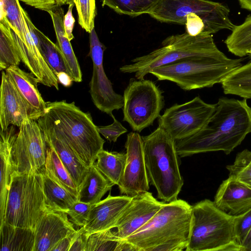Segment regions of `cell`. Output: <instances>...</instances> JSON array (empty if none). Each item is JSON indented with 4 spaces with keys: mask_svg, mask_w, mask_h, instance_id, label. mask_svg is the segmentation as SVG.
I'll return each instance as SVG.
<instances>
[{
    "mask_svg": "<svg viewBox=\"0 0 251 251\" xmlns=\"http://www.w3.org/2000/svg\"><path fill=\"white\" fill-rule=\"evenodd\" d=\"M0 18L4 19L23 43H25V26L19 0H0Z\"/></svg>",
    "mask_w": 251,
    "mask_h": 251,
    "instance_id": "d6a6232c",
    "label": "cell"
},
{
    "mask_svg": "<svg viewBox=\"0 0 251 251\" xmlns=\"http://www.w3.org/2000/svg\"><path fill=\"white\" fill-rule=\"evenodd\" d=\"M192 205L186 201L165 202L145 225L125 239L137 251H182L187 248Z\"/></svg>",
    "mask_w": 251,
    "mask_h": 251,
    "instance_id": "3957f363",
    "label": "cell"
},
{
    "mask_svg": "<svg viewBox=\"0 0 251 251\" xmlns=\"http://www.w3.org/2000/svg\"><path fill=\"white\" fill-rule=\"evenodd\" d=\"M43 132L47 146L52 148L56 152L79 190L89 168L83 163L67 143L48 132Z\"/></svg>",
    "mask_w": 251,
    "mask_h": 251,
    "instance_id": "603a6c76",
    "label": "cell"
},
{
    "mask_svg": "<svg viewBox=\"0 0 251 251\" xmlns=\"http://www.w3.org/2000/svg\"><path fill=\"white\" fill-rule=\"evenodd\" d=\"M56 37V45L64 60L67 73L73 80L79 82L82 80V74L77 59L68 39L64 25V10L61 6L49 10Z\"/></svg>",
    "mask_w": 251,
    "mask_h": 251,
    "instance_id": "44dd1931",
    "label": "cell"
},
{
    "mask_svg": "<svg viewBox=\"0 0 251 251\" xmlns=\"http://www.w3.org/2000/svg\"><path fill=\"white\" fill-rule=\"evenodd\" d=\"M44 171L54 180L77 198L79 189L55 150L48 146Z\"/></svg>",
    "mask_w": 251,
    "mask_h": 251,
    "instance_id": "f546056e",
    "label": "cell"
},
{
    "mask_svg": "<svg viewBox=\"0 0 251 251\" xmlns=\"http://www.w3.org/2000/svg\"><path fill=\"white\" fill-rule=\"evenodd\" d=\"M110 116L113 119V122L106 126H97L99 132L110 142H116L117 139L127 130L111 114Z\"/></svg>",
    "mask_w": 251,
    "mask_h": 251,
    "instance_id": "ab89813d",
    "label": "cell"
},
{
    "mask_svg": "<svg viewBox=\"0 0 251 251\" xmlns=\"http://www.w3.org/2000/svg\"><path fill=\"white\" fill-rule=\"evenodd\" d=\"M11 154L14 171L25 173L41 171L46 163L47 145L36 120L27 119L19 127Z\"/></svg>",
    "mask_w": 251,
    "mask_h": 251,
    "instance_id": "7c38bea8",
    "label": "cell"
},
{
    "mask_svg": "<svg viewBox=\"0 0 251 251\" xmlns=\"http://www.w3.org/2000/svg\"><path fill=\"white\" fill-rule=\"evenodd\" d=\"M69 251H86L89 236L85 233L83 227H80Z\"/></svg>",
    "mask_w": 251,
    "mask_h": 251,
    "instance_id": "7bdbcfd3",
    "label": "cell"
},
{
    "mask_svg": "<svg viewBox=\"0 0 251 251\" xmlns=\"http://www.w3.org/2000/svg\"><path fill=\"white\" fill-rule=\"evenodd\" d=\"M36 32L41 53L53 73L56 75L61 72H67L64 58L56 44L37 27Z\"/></svg>",
    "mask_w": 251,
    "mask_h": 251,
    "instance_id": "836d02e7",
    "label": "cell"
},
{
    "mask_svg": "<svg viewBox=\"0 0 251 251\" xmlns=\"http://www.w3.org/2000/svg\"><path fill=\"white\" fill-rule=\"evenodd\" d=\"M75 6L78 24L90 33L95 28V19L97 15L95 0H77Z\"/></svg>",
    "mask_w": 251,
    "mask_h": 251,
    "instance_id": "8d00e7d4",
    "label": "cell"
},
{
    "mask_svg": "<svg viewBox=\"0 0 251 251\" xmlns=\"http://www.w3.org/2000/svg\"><path fill=\"white\" fill-rule=\"evenodd\" d=\"M43 131L67 143L83 163L89 168L95 163L105 141L91 114L82 111L74 102H47L44 114L37 120Z\"/></svg>",
    "mask_w": 251,
    "mask_h": 251,
    "instance_id": "7a4b0ae2",
    "label": "cell"
},
{
    "mask_svg": "<svg viewBox=\"0 0 251 251\" xmlns=\"http://www.w3.org/2000/svg\"><path fill=\"white\" fill-rule=\"evenodd\" d=\"M75 4L73 2L69 4L68 9L64 17V25L65 33L71 41L74 38L73 34V30L75 23V19L72 14V10Z\"/></svg>",
    "mask_w": 251,
    "mask_h": 251,
    "instance_id": "ee69618b",
    "label": "cell"
},
{
    "mask_svg": "<svg viewBox=\"0 0 251 251\" xmlns=\"http://www.w3.org/2000/svg\"><path fill=\"white\" fill-rule=\"evenodd\" d=\"M121 240L111 229L96 232L89 236L86 251H116Z\"/></svg>",
    "mask_w": 251,
    "mask_h": 251,
    "instance_id": "d590c367",
    "label": "cell"
},
{
    "mask_svg": "<svg viewBox=\"0 0 251 251\" xmlns=\"http://www.w3.org/2000/svg\"><path fill=\"white\" fill-rule=\"evenodd\" d=\"M0 98V130L10 126L19 127L27 119L37 120L40 117L24 99L5 71L1 73Z\"/></svg>",
    "mask_w": 251,
    "mask_h": 251,
    "instance_id": "9a60e30c",
    "label": "cell"
},
{
    "mask_svg": "<svg viewBox=\"0 0 251 251\" xmlns=\"http://www.w3.org/2000/svg\"><path fill=\"white\" fill-rule=\"evenodd\" d=\"M22 61L20 50L8 23L0 18V70L19 66Z\"/></svg>",
    "mask_w": 251,
    "mask_h": 251,
    "instance_id": "4316f807",
    "label": "cell"
},
{
    "mask_svg": "<svg viewBox=\"0 0 251 251\" xmlns=\"http://www.w3.org/2000/svg\"><path fill=\"white\" fill-rule=\"evenodd\" d=\"M114 185L115 184L107 178L94 164L89 168L79 190L77 199L91 204L97 203Z\"/></svg>",
    "mask_w": 251,
    "mask_h": 251,
    "instance_id": "cb8c5ba5",
    "label": "cell"
},
{
    "mask_svg": "<svg viewBox=\"0 0 251 251\" xmlns=\"http://www.w3.org/2000/svg\"><path fill=\"white\" fill-rule=\"evenodd\" d=\"M159 0H102L107 6L119 14L137 17L149 14Z\"/></svg>",
    "mask_w": 251,
    "mask_h": 251,
    "instance_id": "1f68e13d",
    "label": "cell"
},
{
    "mask_svg": "<svg viewBox=\"0 0 251 251\" xmlns=\"http://www.w3.org/2000/svg\"><path fill=\"white\" fill-rule=\"evenodd\" d=\"M221 84L225 94L251 99V60L231 73Z\"/></svg>",
    "mask_w": 251,
    "mask_h": 251,
    "instance_id": "83f0119b",
    "label": "cell"
},
{
    "mask_svg": "<svg viewBox=\"0 0 251 251\" xmlns=\"http://www.w3.org/2000/svg\"><path fill=\"white\" fill-rule=\"evenodd\" d=\"M251 229V209L243 214L235 216V234L241 246Z\"/></svg>",
    "mask_w": 251,
    "mask_h": 251,
    "instance_id": "f35d334b",
    "label": "cell"
},
{
    "mask_svg": "<svg viewBox=\"0 0 251 251\" xmlns=\"http://www.w3.org/2000/svg\"><path fill=\"white\" fill-rule=\"evenodd\" d=\"M248 56H249V58L250 59V60H251V54H250Z\"/></svg>",
    "mask_w": 251,
    "mask_h": 251,
    "instance_id": "816d5d0a",
    "label": "cell"
},
{
    "mask_svg": "<svg viewBox=\"0 0 251 251\" xmlns=\"http://www.w3.org/2000/svg\"><path fill=\"white\" fill-rule=\"evenodd\" d=\"M75 230L67 213L48 209L34 229L33 251H52L59 241Z\"/></svg>",
    "mask_w": 251,
    "mask_h": 251,
    "instance_id": "e0dca14e",
    "label": "cell"
},
{
    "mask_svg": "<svg viewBox=\"0 0 251 251\" xmlns=\"http://www.w3.org/2000/svg\"><path fill=\"white\" fill-rule=\"evenodd\" d=\"M126 160V153L108 151L103 149L98 154L94 164L107 178L118 185L124 171Z\"/></svg>",
    "mask_w": 251,
    "mask_h": 251,
    "instance_id": "f1b7e54d",
    "label": "cell"
},
{
    "mask_svg": "<svg viewBox=\"0 0 251 251\" xmlns=\"http://www.w3.org/2000/svg\"><path fill=\"white\" fill-rule=\"evenodd\" d=\"M142 138L149 181L155 188L157 198L165 202L176 200L183 180L175 140L159 126Z\"/></svg>",
    "mask_w": 251,
    "mask_h": 251,
    "instance_id": "277c9868",
    "label": "cell"
},
{
    "mask_svg": "<svg viewBox=\"0 0 251 251\" xmlns=\"http://www.w3.org/2000/svg\"><path fill=\"white\" fill-rule=\"evenodd\" d=\"M132 199L126 195L113 196L110 193L103 200L92 205L88 221L83 226L85 233L91 234L115 228L122 211Z\"/></svg>",
    "mask_w": 251,
    "mask_h": 251,
    "instance_id": "ac0fdd59",
    "label": "cell"
},
{
    "mask_svg": "<svg viewBox=\"0 0 251 251\" xmlns=\"http://www.w3.org/2000/svg\"><path fill=\"white\" fill-rule=\"evenodd\" d=\"M193 56L227 57L217 47L212 34L203 32L192 36L185 32L168 36L161 48L134 58L132 63L119 70L123 73L134 74L136 79H141L153 69Z\"/></svg>",
    "mask_w": 251,
    "mask_h": 251,
    "instance_id": "52a82bcc",
    "label": "cell"
},
{
    "mask_svg": "<svg viewBox=\"0 0 251 251\" xmlns=\"http://www.w3.org/2000/svg\"><path fill=\"white\" fill-rule=\"evenodd\" d=\"M216 103L205 102L199 96L167 108L158 119V126L175 140L188 138L199 131L215 111Z\"/></svg>",
    "mask_w": 251,
    "mask_h": 251,
    "instance_id": "8fae6325",
    "label": "cell"
},
{
    "mask_svg": "<svg viewBox=\"0 0 251 251\" xmlns=\"http://www.w3.org/2000/svg\"><path fill=\"white\" fill-rule=\"evenodd\" d=\"M240 6L251 11V0H238Z\"/></svg>",
    "mask_w": 251,
    "mask_h": 251,
    "instance_id": "681fc988",
    "label": "cell"
},
{
    "mask_svg": "<svg viewBox=\"0 0 251 251\" xmlns=\"http://www.w3.org/2000/svg\"><path fill=\"white\" fill-rule=\"evenodd\" d=\"M214 202L228 215L243 214L251 209V187L229 176L220 185Z\"/></svg>",
    "mask_w": 251,
    "mask_h": 251,
    "instance_id": "d6986e66",
    "label": "cell"
},
{
    "mask_svg": "<svg viewBox=\"0 0 251 251\" xmlns=\"http://www.w3.org/2000/svg\"><path fill=\"white\" fill-rule=\"evenodd\" d=\"M125 147L126 163L118 186L121 194L132 197L150 188L142 136L137 132H129Z\"/></svg>",
    "mask_w": 251,
    "mask_h": 251,
    "instance_id": "5bb4252c",
    "label": "cell"
},
{
    "mask_svg": "<svg viewBox=\"0 0 251 251\" xmlns=\"http://www.w3.org/2000/svg\"><path fill=\"white\" fill-rule=\"evenodd\" d=\"M228 51L242 57L251 54V16L248 15L241 25H235L225 41Z\"/></svg>",
    "mask_w": 251,
    "mask_h": 251,
    "instance_id": "4dcf8cb0",
    "label": "cell"
},
{
    "mask_svg": "<svg viewBox=\"0 0 251 251\" xmlns=\"http://www.w3.org/2000/svg\"><path fill=\"white\" fill-rule=\"evenodd\" d=\"M48 209L42 171L25 173L14 171L11 176L3 224L34 231L39 220Z\"/></svg>",
    "mask_w": 251,
    "mask_h": 251,
    "instance_id": "ba28073f",
    "label": "cell"
},
{
    "mask_svg": "<svg viewBox=\"0 0 251 251\" xmlns=\"http://www.w3.org/2000/svg\"><path fill=\"white\" fill-rule=\"evenodd\" d=\"M186 32L192 36L205 32V25L201 18L195 13L189 14L186 19Z\"/></svg>",
    "mask_w": 251,
    "mask_h": 251,
    "instance_id": "60d3db41",
    "label": "cell"
},
{
    "mask_svg": "<svg viewBox=\"0 0 251 251\" xmlns=\"http://www.w3.org/2000/svg\"><path fill=\"white\" fill-rule=\"evenodd\" d=\"M186 251H242L235 231V216L205 199L192 206Z\"/></svg>",
    "mask_w": 251,
    "mask_h": 251,
    "instance_id": "5b68a950",
    "label": "cell"
},
{
    "mask_svg": "<svg viewBox=\"0 0 251 251\" xmlns=\"http://www.w3.org/2000/svg\"><path fill=\"white\" fill-rule=\"evenodd\" d=\"M5 71L22 96L41 117L45 112L47 102L38 89L39 82L37 78L31 73L23 70L19 66L10 67Z\"/></svg>",
    "mask_w": 251,
    "mask_h": 251,
    "instance_id": "7402d4cb",
    "label": "cell"
},
{
    "mask_svg": "<svg viewBox=\"0 0 251 251\" xmlns=\"http://www.w3.org/2000/svg\"><path fill=\"white\" fill-rule=\"evenodd\" d=\"M19 1L46 12L65 4L64 0H19Z\"/></svg>",
    "mask_w": 251,
    "mask_h": 251,
    "instance_id": "b9f144b4",
    "label": "cell"
},
{
    "mask_svg": "<svg viewBox=\"0 0 251 251\" xmlns=\"http://www.w3.org/2000/svg\"><path fill=\"white\" fill-rule=\"evenodd\" d=\"M191 13L201 18L208 34L232 31L235 25L229 18L227 6L209 0H159L149 15L160 22L185 25L186 17Z\"/></svg>",
    "mask_w": 251,
    "mask_h": 251,
    "instance_id": "9c48e42d",
    "label": "cell"
},
{
    "mask_svg": "<svg viewBox=\"0 0 251 251\" xmlns=\"http://www.w3.org/2000/svg\"><path fill=\"white\" fill-rule=\"evenodd\" d=\"M89 39V53L93 62L90 94L96 107L110 116L114 110L123 108L124 97L114 91L104 72L103 58L106 47L100 41L95 28L90 33Z\"/></svg>",
    "mask_w": 251,
    "mask_h": 251,
    "instance_id": "4fadbf2b",
    "label": "cell"
},
{
    "mask_svg": "<svg viewBox=\"0 0 251 251\" xmlns=\"http://www.w3.org/2000/svg\"><path fill=\"white\" fill-rule=\"evenodd\" d=\"M14 126L11 125L5 130H0V227L3 224L11 176L14 172L11 150L18 133Z\"/></svg>",
    "mask_w": 251,
    "mask_h": 251,
    "instance_id": "ffe728a7",
    "label": "cell"
},
{
    "mask_svg": "<svg viewBox=\"0 0 251 251\" xmlns=\"http://www.w3.org/2000/svg\"><path fill=\"white\" fill-rule=\"evenodd\" d=\"M0 251H33L34 231L5 224L0 227Z\"/></svg>",
    "mask_w": 251,
    "mask_h": 251,
    "instance_id": "d4e9b609",
    "label": "cell"
},
{
    "mask_svg": "<svg viewBox=\"0 0 251 251\" xmlns=\"http://www.w3.org/2000/svg\"><path fill=\"white\" fill-rule=\"evenodd\" d=\"M72 2L74 3L75 5V4L77 3V0H67L66 1V4H69L70 3Z\"/></svg>",
    "mask_w": 251,
    "mask_h": 251,
    "instance_id": "f907efd6",
    "label": "cell"
},
{
    "mask_svg": "<svg viewBox=\"0 0 251 251\" xmlns=\"http://www.w3.org/2000/svg\"><path fill=\"white\" fill-rule=\"evenodd\" d=\"M165 203L148 191L132 197L116 224L118 236L125 239L132 234L148 223Z\"/></svg>",
    "mask_w": 251,
    "mask_h": 251,
    "instance_id": "2e32d148",
    "label": "cell"
},
{
    "mask_svg": "<svg viewBox=\"0 0 251 251\" xmlns=\"http://www.w3.org/2000/svg\"><path fill=\"white\" fill-rule=\"evenodd\" d=\"M123 121L140 132L153 125L164 106L162 91L151 80L131 78L124 92Z\"/></svg>",
    "mask_w": 251,
    "mask_h": 251,
    "instance_id": "30bf717a",
    "label": "cell"
},
{
    "mask_svg": "<svg viewBox=\"0 0 251 251\" xmlns=\"http://www.w3.org/2000/svg\"><path fill=\"white\" fill-rule=\"evenodd\" d=\"M242 61L228 57L193 56L153 69L149 74L158 80L172 81L190 91L222 83L243 65Z\"/></svg>",
    "mask_w": 251,
    "mask_h": 251,
    "instance_id": "8992f818",
    "label": "cell"
},
{
    "mask_svg": "<svg viewBox=\"0 0 251 251\" xmlns=\"http://www.w3.org/2000/svg\"><path fill=\"white\" fill-rule=\"evenodd\" d=\"M46 203L49 210L67 213L77 198L42 171Z\"/></svg>",
    "mask_w": 251,
    "mask_h": 251,
    "instance_id": "484cf974",
    "label": "cell"
},
{
    "mask_svg": "<svg viewBox=\"0 0 251 251\" xmlns=\"http://www.w3.org/2000/svg\"><path fill=\"white\" fill-rule=\"evenodd\" d=\"M229 176L251 187V151L245 149L239 152L234 163L226 166Z\"/></svg>",
    "mask_w": 251,
    "mask_h": 251,
    "instance_id": "e575fe53",
    "label": "cell"
},
{
    "mask_svg": "<svg viewBox=\"0 0 251 251\" xmlns=\"http://www.w3.org/2000/svg\"><path fill=\"white\" fill-rule=\"evenodd\" d=\"M92 205L75 201L67 212L70 221L77 226H84L88 221Z\"/></svg>",
    "mask_w": 251,
    "mask_h": 251,
    "instance_id": "74e56055",
    "label": "cell"
},
{
    "mask_svg": "<svg viewBox=\"0 0 251 251\" xmlns=\"http://www.w3.org/2000/svg\"><path fill=\"white\" fill-rule=\"evenodd\" d=\"M64 2H65V3L66 4V1L67 0H64Z\"/></svg>",
    "mask_w": 251,
    "mask_h": 251,
    "instance_id": "f5cc1de1",
    "label": "cell"
},
{
    "mask_svg": "<svg viewBox=\"0 0 251 251\" xmlns=\"http://www.w3.org/2000/svg\"><path fill=\"white\" fill-rule=\"evenodd\" d=\"M251 133V107L247 99L220 98L216 109L204 126L196 134L175 141L181 157L222 151L229 154Z\"/></svg>",
    "mask_w": 251,
    "mask_h": 251,
    "instance_id": "6da1fadb",
    "label": "cell"
},
{
    "mask_svg": "<svg viewBox=\"0 0 251 251\" xmlns=\"http://www.w3.org/2000/svg\"><path fill=\"white\" fill-rule=\"evenodd\" d=\"M242 251H251V229L241 245Z\"/></svg>",
    "mask_w": 251,
    "mask_h": 251,
    "instance_id": "c3c4849f",
    "label": "cell"
},
{
    "mask_svg": "<svg viewBox=\"0 0 251 251\" xmlns=\"http://www.w3.org/2000/svg\"><path fill=\"white\" fill-rule=\"evenodd\" d=\"M56 75L59 83L66 87L71 86L73 80L67 72H61L58 73Z\"/></svg>",
    "mask_w": 251,
    "mask_h": 251,
    "instance_id": "bcb514c9",
    "label": "cell"
},
{
    "mask_svg": "<svg viewBox=\"0 0 251 251\" xmlns=\"http://www.w3.org/2000/svg\"><path fill=\"white\" fill-rule=\"evenodd\" d=\"M116 251H137L136 248L125 239L121 240Z\"/></svg>",
    "mask_w": 251,
    "mask_h": 251,
    "instance_id": "7dc6e473",
    "label": "cell"
},
{
    "mask_svg": "<svg viewBox=\"0 0 251 251\" xmlns=\"http://www.w3.org/2000/svg\"><path fill=\"white\" fill-rule=\"evenodd\" d=\"M78 229L66 236L59 241L52 249V251H69L78 233Z\"/></svg>",
    "mask_w": 251,
    "mask_h": 251,
    "instance_id": "f6af8a7d",
    "label": "cell"
}]
</instances>
